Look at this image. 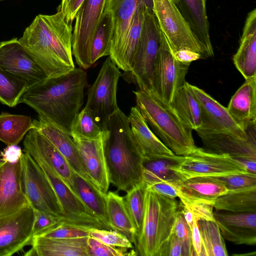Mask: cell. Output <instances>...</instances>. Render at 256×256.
Here are the masks:
<instances>
[{"mask_svg": "<svg viewBox=\"0 0 256 256\" xmlns=\"http://www.w3.org/2000/svg\"><path fill=\"white\" fill-rule=\"evenodd\" d=\"M86 70L79 67L56 77L48 78L29 87L20 103L32 108L40 116L70 134L72 124L84 104L88 84Z\"/></svg>", "mask_w": 256, "mask_h": 256, "instance_id": "6da1fadb", "label": "cell"}, {"mask_svg": "<svg viewBox=\"0 0 256 256\" xmlns=\"http://www.w3.org/2000/svg\"><path fill=\"white\" fill-rule=\"evenodd\" d=\"M72 23L61 12L40 14L18 39L48 78L65 74L76 68L72 54Z\"/></svg>", "mask_w": 256, "mask_h": 256, "instance_id": "7a4b0ae2", "label": "cell"}, {"mask_svg": "<svg viewBox=\"0 0 256 256\" xmlns=\"http://www.w3.org/2000/svg\"><path fill=\"white\" fill-rule=\"evenodd\" d=\"M102 138L110 184L126 192L143 182L144 158L135 144L128 117L120 108L110 118Z\"/></svg>", "mask_w": 256, "mask_h": 256, "instance_id": "3957f363", "label": "cell"}, {"mask_svg": "<svg viewBox=\"0 0 256 256\" xmlns=\"http://www.w3.org/2000/svg\"><path fill=\"white\" fill-rule=\"evenodd\" d=\"M136 107L152 132L175 154L186 156L196 148L192 130L178 116L170 106L152 92H134Z\"/></svg>", "mask_w": 256, "mask_h": 256, "instance_id": "277c9868", "label": "cell"}, {"mask_svg": "<svg viewBox=\"0 0 256 256\" xmlns=\"http://www.w3.org/2000/svg\"><path fill=\"white\" fill-rule=\"evenodd\" d=\"M180 203L146 188L144 194V214L141 232L136 244L138 254L160 256L171 234Z\"/></svg>", "mask_w": 256, "mask_h": 256, "instance_id": "5b68a950", "label": "cell"}, {"mask_svg": "<svg viewBox=\"0 0 256 256\" xmlns=\"http://www.w3.org/2000/svg\"><path fill=\"white\" fill-rule=\"evenodd\" d=\"M161 30L152 8L146 7L140 42L132 68L122 76L143 91H152V81L160 44Z\"/></svg>", "mask_w": 256, "mask_h": 256, "instance_id": "8992f818", "label": "cell"}, {"mask_svg": "<svg viewBox=\"0 0 256 256\" xmlns=\"http://www.w3.org/2000/svg\"><path fill=\"white\" fill-rule=\"evenodd\" d=\"M152 0V11L173 54L190 50L199 54L202 59L214 56L198 39L172 0Z\"/></svg>", "mask_w": 256, "mask_h": 256, "instance_id": "52a82bcc", "label": "cell"}, {"mask_svg": "<svg viewBox=\"0 0 256 256\" xmlns=\"http://www.w3.org/2000/svg\"><path fill=\"white\" fill-rule=\"evenodd\" d=\"M122 74L108 56L102 64L96 80L88 88L85 107L104 130L110 116L119 108L116 92Z\"/></svg>", "mask_w": 256, "mask_h": 256, "instance_id": "ba28073f", "label": "cell"}, {"mask_svg": "<svg viewBox=\"0 0 256 256\" xmlns=\"http://www.w3.org/2000/svg\"><path fill=\"white\" fill-rule=\"evenodd\" d=\"M20 160L22 189L29 204L34 210L64 217L58 200L36 162L26 152Z\"/></svg>", "mask_w": 256, "mask_h": 256, "instance_id": "9c48e42d", "label": "cell"}, {"mask_svg": "<svg viewBox=\"0 0 256 256\" xmlns=\"http://www.w3.org/2000/svg\"><path fill=\"white\" fill-rule=\"evenodd\" d=\"M173 170L182 180L197 176L219 177L248 173L229 154L214 153L198 147Z\"/></svg>", "mask_w": 256, "mask_h": 256, "instance_id": "30bf717a", "label": "cell"}, {"mask_svg": "<svg viewBox=\"0 0 256 256\" xmlns=\"http://www.w3.org/2000/svg\"><path fill=\"white\" fill-rule=\"evenodd\" d=\"M190 64L174 56L161 31L160 44L153 74L152 92L165 102L170 104L179 88L186 83L185 78Z\"/></svg>", "mask_w": 256, "mask_h": 256, "instance_id": "8fae6325", "label": "cell"}, {"mask_svg": "<svg viewBox=\"0 0 256 256\" xmlns=\"http://www.w3.org/2000/svg\"><path fill=\"white\" fill-rule=\"evenodd\" d=\"M106 2V0H84L76 16L72 54L76 64L84 70L92 66L90 60L92 42Z\"/></svg>", "mask_w": 256, "mask_h": 256, "instance_id": "7c38bea8", "label": "cell"}, {"mask_svg": "<svg viewBox=\"0 0 256 256\" xmlns=\"http://www.w3.org/2000/svg\"><path fill=\"white\" fill-rule=\"evenodd\" d=\"M34 212L28 205L0 218V256H10L31 244Z\"/></svg>", "mask_w": 256, "mask_h": 256, "instance_id": "4fadbf2b", "label": "cell"}, {"mask_svg": "<svg viewBox=\"0 0 256 256\" xmlns=\"http://www.w3.org/2000/svg\"><path fill=\"white\" fill-rule=\"evenodd\" d=\"M186 84L198 100L202 110V126L198 128L229 133L246 138L256 131V125L244 131L234 120L226 108L224 107L204 90L186 82Z\"/></svg>", "mask_w": 256, "mask_h": 256, "instance_id": "5bb4252c", "label": "cell"}, {"mask_svg": "<svg viewBox=\"0 0 256 256\" xmlns=\"http://www.w3.org/2000/svg\"><path fill=\"white\" fill-rule=\"evenodd\" d=\"M0 67L25 80L29 87L48 78L18 38L0 42Z\"/></svg>", "mask_w": 256, "mask_h": 256, "instance_id": "9a60e30c", "label": "cell"}, {"mask_svg": "<svg viewBox=\"0 0 256 256\" xmlns=\"http://www.w3.org/2000/svg\"><path fill=\"white\" fill-rule=\"evenodd\" d=\"M23 146L24 152L46 162L74 192V170L64 156L36 128H32L28 132Z\"/></svg>", "mask_w": 256, "mask_h": 256, "instance_id": "2e32d148", "label": "cell"}, {"mask_svg": "<svg viewBox=\"0 0 256 256\" xmlns=\"http://www.w3.org/2000/svg\"><path fill=\"white\" fill-rule=\"evenodd\" d=\"M22 183L20 160L0 162V218L17 212L28 205Z\"/></svg>", "mask_w": 256, "mask_h": 256, "instance_id": "e0dca14e", "label": "cell"}, {"mask_svg": "<svg viewBox=\"0 0 256 256\" xmlns=\"http://www.w3.org/2000/svg\"><path fill=\"white\" fill-rule=\"evenodd\" d=\"M85 170L94 186L104 194L110 182L104 156L102 134L96 139L72 136Z\"/></svg>", "mask_w": 256, "mask_h": 256, "instance_id": "ac0fdd59", "label": "cell"}, {"mask_svg": "<svg viewBox=\"0 0 256 256\" xmlns=\"http://www.w3.org/2000/svg\"><path fill=\"white\" fill-rule=\"evenodd\" d=\"M208 152L228 154L232 158H250L256 159V131L246 138L224 132H212L198 128L195 130Z\"/></svg>", "mask_w": 256, "mask_h": 256, "instance_id": "d6986e66", "label": "cell"}, {"mask_svg": "<svg viewBox=\"0 0 256 256\" xmlns=\"http://www.w3.org/2000/svg\"><path fill=\"white\" fill-rule=\"evenodd\" d=\"M214 214L224 239L236 244H256V212L216 210Z\"/></svg>", "mask_w": 256, "mask_h": 256, "instance_id": "ffe728a7", "label": "cell"}, {"mask_svg": "<svg viewBox=\"0 0 256 256\" xmlns=\"http://www.w3.org/2000/svg\"><path fill=\"white\" fill-rule=\"evenodd\" d=\"M152 8V0H106L104 10L112 17L113 29L109 57L112 61L118 55L127 36L134 12L140 3Z\"/></svg>", "mask_w": 256, "mask_h": 256, "instance_id": "44dd1931", "label": "cell"}, {"mask_svg": "<svg viewBox=\"0 0 256 256\" xmlns=\"http://www.w3.org/2000/svg\"><path fill=\"white\" fill-rule=\"evenodd\" d=\"M33 122L34 128L64 156L74 172L92 182L85 170L72 136L40 116L38 120H34Z\"/></svg>", "mask_w": 256, "mask_h": 256, "instance_id": "7402d4cb", "label": "cell"}, {"mask_svg": "<svg viewBox=\"0 0 256 256\" xmlns=\"http://www.w3.org/2000/svg\"><path fill=\"white\" fill-rule=\"evenodd\" d=\"M178 198L183 204L204 202L214 204L228 190L216 178L197 176L175 182Z\"/></svg>", "mask_w": 256, "mask_h": 256, "instance_id": "603a6c76", "label": "cell"}, {"mask_svg": "<svg viewBox=\"0 0 256 256\" xmlns=\"http://www.w3.org/2000/svg\"><path fill=\"white\" fill-rule=\"evenodd\" d=\"M234 64L246 80L256 78V9L246 18L240 44L232 58Z\"/></svg>", "mask_w": 256, "mask_h": 256, "instance_id": "cb8c5ba5", "label": "cell"}, {"mask_svg": "<svg viewBox=\"0 0 256 256\" xmlns=\"http://www.w3.org/2000/svg\"><path fill=\"white\" fill-rule=\"evenodd\" d=\"M128 117L135 144L144 160L174 154L152 132L136 106L131 108Z\"/></svg>", "mask_w": 256, "mask_h": 256, "instance_id": "d4e9b609", "label": "cell"}, {"mask_svg": "<svg viewBox=\"0 0 256 256\" xmlns=\"http://www.w3.org/2000/svg\"><path fill=\"white\" fill-rule=\"evenodd\" d=\"M88 236L56 238L34 236L31 248L24 254L37 256H88Z\"/></svg>", "mask_w": 256, "mask_h": 256, "instance_id": "484cf974", "label": "cell"}, {"mask_svg": "<svg viewBox=\"0 0 256 256\" xmlns=\"http://www.w3.org/2000/svg\"><path fill=\"white\" fill-rule=\"evenodd\" d=\"M226 108L244 131L256 124V78L246 80L232 97Z\"/></svg>", "mask_w": 256, "mask_h": 256, "instance_id": "4316f807", "label": "cell"}, {"mask_svg": "<svg viewBox=\"0 0 256 256\" xmlns=\"http://www.w3.org/2000/svg\"><path fill=\"white\" fill-rule=\"evenodd\" d=\"M206 0H180L178 8L198 39L214 55L210 35Z\"/></svg>", "mask_w": 256, "mask_h": 256, "instance_id": "83f0119b", "label": "cell"}, {"mask_svg": "<svg viewBox=\"0 0 256 256\" xmlns=\"http://www.w3.org/2000/svg\"><path fill=\"white\" fill-rule=\"evenodd\" d=\"M74 192L85 206L102 224L104 229L111 230L106 212V194L101 192L90 180L76 172L73 175Z\"/></svg>", "mask_w": 256, "mask_h": 256, "instance_id": "f1b7e54d", "label": "cell"}, {"mask_svg": "<svg viewBox=\"0 0 256 256\" xmlns=\"http://www.w3.org/2000/svg\"><path fill=\"white\" fill-rule=\"evenodd\" d=\"M146 6H148L143 2L138 6L132 19L126 39L118 55L112 60L117 67L124 72L130 71L132 68L140 38Z\"/></svg>", "mask_w": 256, "mask_h": 256, "instance_id": "f546056e", "label": "cell"}, {"mask_svg": "<svg viewBox=\"0 0 256 256\" xmlns=\"http://www.w3.org/2000/svg\"><path fill=\"white\" fill-rule=\"evenodd\" d=\"M185 156L175 154L163 155L144 160L142 180L146 186L160 182H179L182 180L173 170Z\"/></svg>", "mask_w": 256, "mask_h": 256, "instance_id": "4dcf8cb0", "label": "cell"}, {"mask_svg": "<svg viewBox=\"0 0 256 256\" xmlns=\"http://www.w3.org/2000/svg\"><path fill=\"white\" fill-rule=\"evenodd\" d=\"M106 205L110 229L122 234L135 244L136 232L126 208L124 197L113 192H108Z\"/></svg>", "mask_w": 256, "mask_h": 256, "instance_id": "1f68e13d", "label": "cell"}, {"mask_svg": "<svg viewBox=\"0 0 256 256\" xmlns=\"http://www.w3.org/2000/svg\"><path fill=\"white\" fill-rule=\"evenodd\" d=\"M180 119L192 130L202 126V110L200 104L186 82L176 94L168 104Z\"/></svg>", "mask_w": 256, "mask_h": 256, "instance_id": "d6a6232c", "label": "cell"}, {"mask_svg": "<svg viewBox=\"0 0 256 256\" xmlns=\"http://www.w3.org/2000/svg\"><path fill=\"white\" fill-rule=\"evenodd\" d=\"M214 208L232 212H256V186L228 190L216 200Z\"/></svg>", "mask_w": 256, "mask_h": 256, "instance_id": "836d02e7", "label": "cell"}, {"mask_svg": "<svg viewBox=\"0 0 256 256\" xmlns=\"http://www.w3.org/2000/svg\"><path fill=\"white\" fill-rule=\"evenodd\" d=\"M33 128V120L29 116L7 112L0 114V140L7 146L18 145Z\"/></svg>", "mask_w": 256, "mask_h": 256, "instance_id": "e575fe53", "label": "cell"}, {"mask_svg": "<svg viewBox=\"0 0 256 256\" xmlns=\"http://www.w3.org/2000/svg\"><path fill=\"white\" fill-rule=\"evenodd\" d=\"M112 29V16L108 12L104 10L92 42L90 51L92 65L102 57L109 56Z\"/></svg>", "mask_w": 256, "mask_h": 256, "instance_id": "d590c367", "label": "cell"}, {"mask_svg": "<svg viewBox=\"0 0 256 256\" xmlns=\"http://www.w3.org/2000/svg\"><path fill=\"white\" fill-rule=\"evenodd\" d=\"M198 224L202 242V256H227L224 238L216 221L200 220Z\"/></svg>", "mask_w": 256, "mask_h": 256, "instance_id": "8d00e7d4", "label": "cell"}, {"mask_svg": "<svg viewBox=\"0 0 256 256\" xmlns=\"http://www.w3.org/2000/svg\"><path fill=\"white\" fill-rule=\"evenodd\" d=\"M29 88L28 84L0 67V102L14 107Z\"/></svg>", "mask_w": 256, "mask_h": 256, "instance_id": "74e56055", "label": "cell"}, {"mask_svg": "<svg viewBox=\"0 0 256 256\" xmlns=\"http://www.w3.org/2000/svg\"><path fill=\"white\" fill-rule=\"evenodd\" d=\"M146 189V185L142 182L126 192L124 197L126 208L136 230V240L141 232L142 226Z\"/></svg>", "mask_w": 256, "mask_h": 256, "instance_id": "f35d334b", "label": "cell"}, {"mask_svg": "<svg viewBox=\"0 0 256 256\" xmlns=\"http://www.w3.org/2000/svg\"><path fill=\"white\" fill-rule=\"evenodd\" d=\"M103 130L94 120L90 111L85 106L78 113L72 125L71 136L88 139L100 138Z\"/></svg>", "mask_w": 256, "mask_h": 256, "instance_id": "ab89813d", "label": "cell"}, {"mask_svg": "<svg viewBox=\"0 0 256 256\" xmlns=\"http://www.w3.org/2000/svg\"><path fill=\"white\" fill-rule=\"evenodd\" d=\"M89 236L108 246L126 248H133L132 243L127 237L112 230L92 228L90 231Z\"/></svg>", "mask_w": 256, "mask_h": 256, "instance_id": "60d3db41", "label": "cell"}, {"mask_svg": "<svg viewBox=\"0 0 256 256\" xmlns=\"http://www.w3.org/2000/svg\"><path fill=\"white\" fill-rule=\"evenodd\" d=\"M90 230L86 228L61 222L35 236L56 238L87 237L90 236Z\"/></svg>", "mask_w": 256, "mask_h": 256, "instance_id": "b9f144b4", "label": "cell"}, {"mask_svg": "<svg viewBox=\"0 0 256 256\" xmlns=\"http://www.w3.org/2000/svg\"><path fill=\"white\" fill-rule=\"evenodd\" d=\"M172 232L182 244L184 256H195L192 244L191 230L180 209L176 216Z\"/></svg>", "mask_w": 256, "mask_h": 256, "instance_id": "7bdbcfd3", "label": "cell"}, {"mask_svg": "<svg viewBox=\"0 0 256 256\" xmlns=\"http://www.w3.org/2000/svg\"><path fill=\"white\" fill-rule=\"evenodd\" d=\"M228 190L256 186V174H238L216 177Z\"/></svg>", "mask_w": 256, "mask_h": 256, "instance_id": "ee69618b", "label": "cell"}, {"mask_svg": "<svg viewBox=\"0 0 256 256\" xmlns=\"http://www.w3.org/2000/svg\"><path fill=\"white\" fill-rule=\"evenodd\" d=\"M126 248L116 247L105 244L89 236L87 240L88 256H130L126 253Z\"/></svg>", "mask_w": 256, "mask_h": 256, "instance_id": "f6af8a7d", "label": "cell"}, {"mask_svg": "<svg viewBox=\"0 0 256 256\" xmlns=\"http://www.w3.org/2000/svg\"><path fill=\"white\" fill-rule=\"evenodd\" d=\"M34 220L32 228V237L58 224L64 222V218L62 216H54L36 210H34Z\"/></svg>", "mask_w": 256, "mask_h": 256, "instance_id": "bcb514c9", "label": "cell"}, {"mask_svg": "<svg viewBox=\"0 0 256 256\" xmlns=\"http://www.w3.org/2000/svg\"><path fill=\"white\" fill-rule=\"evenodd\" d=\"M183 204L190 210L197 221L200 220L216 221L213 212L214 204L196 202Z\"/></svg>", "mask_w": 256, "mask_h": 256, "instance_id": "7dc6e473", "label": "cell"}, {"mask_svg": "<svg viewBox=\"0 0 256 256\" xmlns=\"http://www.w3.org/2000/svg\"><path fill=\"white\" fill-rule=\"evenodd\" d=\"M175 182H160L146 186V187L158 194L171 198H178V194Z\"/></svg>", "mask_w": 256, "mask_h": 256, "instance_id": "c3c4849f", "label": "cell"}, {"mask_svg": "<svg viewBox=\"0 0 256 256\" xmlns=\"http://www.w3.org/2000/svg\"><path fill=\"white\" fill-rule=\"evenodd\" d=\"M84 0H62L57 11L62 12L65 19L72 22L76 14Z\"/></svg>", "mask_w": 256, "mask_h": 256, "instance_id": "681fc988", "label": "cell"}, {"mask_svg": "<svg viewBox=\"0 0 256 256\" xmlns=\"http://www.w3.org/2000/svg\"><path fill=\"white\" fill-rule=\"evenodd\" d=\"M184 256L182 246L175 234L172 232L163 246L160 256Z\"/></svg>", "mask_w": 256, "mask_h": 256, "instance_id": "f907efd6", "label": "cell"}, {"mask_svg": "<svg viewBox=\"0 0 256 256\" xmlns=\"http://www.w3.org/2000/svg\"><path fill=\"white\" fill-rule=\"evenodd\" d=\"M22 154L21 148L17 145H10L0 152L1 161L15 162L20 160Z\"/></svg>", "mask_w": 256, "mask_h": 256, "instance_id": "816d5d0a", "label": "cell"}, {"mask_svg": "<svg viewBox=\"0 0 256 256\" xmlns=\"http://www.w3.org/2000/svg\"><path fill=\"white\" fill-rule=\"evenodd\" d=\"M191 240L195 256H202V246L198 221L194 218L191 230Z\"/></svg>", "mask_w": 256, "mask_h": 256, "instance_id": "f5cc1de1", "label": "cell"}, {"mask_svg": "<svg viewBox=\"0 0 256 256\" xmlns=\"http://www.w3.org/2000/svg\"><path fill=\"white\" fill-rule=\"evenodd\" d=\"M249 173L256 174V159L250 158H234Z\"/></svg>", "mask_w": 256, "mask_h": 256, "instance_id": "db71d44e", "label": "cell"}, {"mask_svg": "<svg viewBox=\"0 0 256 256\" xmlns=\"http://www.w3.org/2000/svg\"><path fill=\"white\" fill-rule=\"evenodd\" d=\"M172 0L174 2V4L178 6L179 4L180 0Z\"/></svg>", "mask_w": 256, "mask_h": 256, "instance_id": "11a10c76", "label": "cell"}, {"mask_svg": "<svg viewBox=\"0 0 256 256\" xmlns=\"http://www.w3.org/2000/svg\"><path fill=\"white\" fill-rule=\"evenodd\" d=\"M4 0H0V2H2V1H4Z\"/></svg>", "mask_w": 256, "mask_h": 256, "instance_id": "9f6ffc18", "label": "cell"}]
</instances>
